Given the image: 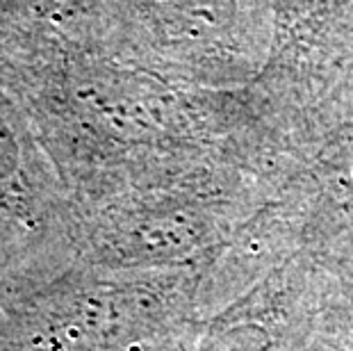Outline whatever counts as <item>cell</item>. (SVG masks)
I'll return each mask as SVG.
<instances>
[{
	"mask_svg": "<svg viewBox=\"0 0 353 351\" xmlns=\"http://www.w3.org/2000/svg\"><path fill=\"white\" fill-rule=\"evenodd\" d=\"M14 164H17V141L7 123L0 119V178L10 174Z\"/></svg>",
	"mask_w": 353,
	"mask_h": 351,
	"instance_id": "1",
	"label": "cell"
}]
</instances>
